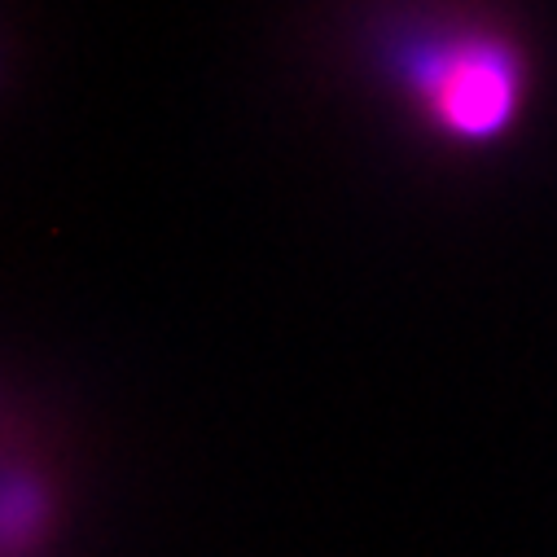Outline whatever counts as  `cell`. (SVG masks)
Returning <instances> with one entry per match:
<instances>
[{
    "label": "cell",
    "instance_id": "7a4b0ae2",
    "mask_svg": "<svg viewBox=\"0 0 557 557\" xmlns=\"http://www.w3.org/2000/svg\"><path fill=\"white\" fill-rule=\"evenodd\" d=\"M62 522V483L45 466V457H23L10 448L5 457V500H0V540L5 557H45Z\"/></svg>",
    "mask_w": 557,
    "mask_h": 557
},
{
    "label": "cell",
    "instance_id": "6da1fadb",
    "mask_svg": "<svg viewBox=\"0 0 557 557\" xmlns=\"http://www.w3.org/2000/svg\"><path fill=\"white\" fill-rule=\"evenodd\" d=\"M377 58L408 110L453 146L500 141L527 106L518 40L474 18H399L377 36Z\"/></svg>",
    "mask_w": 557,
    "mask_h": 557
}]
</instances>
